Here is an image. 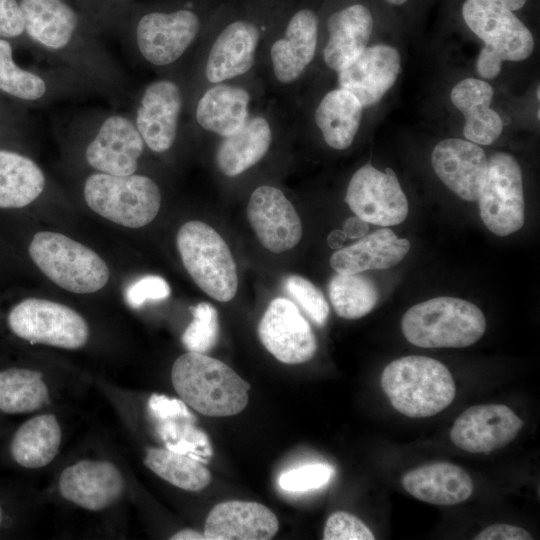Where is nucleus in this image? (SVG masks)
Returning <instances> with one entry per match:
<instances>
[{"mask_svg":"<svg viewBox=\"0 0 540 540\" xmlns=\"http://www.w3.org/2000/svg\"><path fill=\"white\" fill-rule=\"evenodd\" d=\"M281 0H226L182 75L188 102L202 88L256 75L264 38Z\"/></svg>","mask_w":540,"mask_h":540,"instance_id":"nucleus-1","label":"nucleus"},{"mask_svg":"<svg viewBox=\"0 0 540 540\" xmlns=\"http://www.w3.org/2000/svg\"><path fill=\"white\" fill-rule=\"evenodd\" d=\"M324 0H281L260 50L256 76L268 97L291 108L317 61Z\"/></svg>","mask_w":540,"mask_h":540,"instance_id":"nucleus-2","label":"nucleus"},{"mask_svg":"<svg viewBox=\"0 0 540 540\" xmlns=\"http://www.w3.org/2000/svg\"><path fill=\"white\" fill-rule=\"evenodd\" d=\"M226 0H151L134 3L120 26L128 29L140 58L152 69L177 73L196 52Z\"/></svg>","mask_w":540,"mask_h":540,"instance_id":"nucleus-3","label":"nucleus"},{"mask_svg":"<svg viewBox=\"0 0 540 540\" xmlns=\"http://www.w3.org/2000/svg\"><path fill=\"white\" fill-rule=\"evenodd\" d=\"M180 399L202 415L233 416L248 403L250 384L224 362L204 353L179 356L171 370Z\"/></svg>","mask_w":540,"mask_h":540,"instance_id":"nucleus-4","label":"nucleus"},{"mask_svg":"<svg viewBox=\"0 0 540 540\" xmlns=\"http://www.w3.org/2000/svg\"><path fill=\"white\" fill-rule=\"evenodd\" d=\"M381 387L395 410L411 418L434 416L454 400L452 374L440 361L426 356H405L383 370Z\"/></svg>","mask_w":540,"mask_h":540,"instance_id":"nucleus-5","label":"nucleus"},{"mask_svg":"<svg viewBox=\"0 0 540 540\" xmlns=\"http://www.w3.org/2000/svg\"><path fill=\"white\" fill-rule=\"evenodd\" d=\"M464 23L484 46L476 67L486 79L495 78L504 61H522L534 49V38L522 20L496 0H464L461 6Z\"/></svg>","mask_w":540,"mask_h":540,"instance_id":"nucleus-6","label":"nucleus"},{"mask_svg":"<svg viewBox=\"0 0 540 540\" xmlns=\"http://www.w3.org/2000/svg\"><path fill=\"white\" fill-rule=\"evenodd\" d=\"M401 329L407 341L418 347L463 348L483 336L486 319L475 304L443 296L409 308Z\"/></svg>","mask_w":540,"mask_h":540,"instance_id":"nucleus-7","label":"nucleus"},{"mask_svg":"<svg viewBox=\"0 0 540 540\" xmlns=\"http://www.w3.org/2000/svg\"><path fill=\"white\" fill-rule=\"evenodd\" d=\"M25 33L52 56L77 66L84 52L96 43L98 25L71 0H19Z\"/></svg>","mask_w":540,"mask_h":540,"instance_id":"nucleus-8","label":"nucleus"},{"mask_svg":"<svg viewBox=\"0 0 540 540\" xmlns=\"http://www.w3.org/2000/svg\"><path fill=\"white\" fill-rule=\"evenodd\" d=\"M268 98L256 75L206 86L188 102L189 125L217 141L238 132Z\"/></svg>","mask_w":540,"mask_h":540,"instance_id":"nucleus-9","label":"nucleus"},{"mask_svg":"<svg viewBox=\"0 0 540 540\" xmlns=\"http://www.w3.org/2000/svg\"><path fill=\"white\" fill-rule=\"evenodd\" d=\"M29 254L47 278L73 293L97 292L109 280V268L96 252L61 233L37 232Z\"/></svg>","mask_w":540,"mask_h":540,"instance_id":"nucleus-10","label":"nucleus"},{"mask_svg":"<svg viewBox=\"0 0 540 540\" xmlns=\"http://www.w3.org/2000/svg\"><path fill=\"white\" fill-rule=\"evenodd\" d=\"M177 248L188 274L211 298L228 302L238 288L232 253L219 233L201 221L184 223L176 236Z\"/></svg>","mask_w":540,"mask_h":540,"instance_id":"nucleus-11","label":"nucleus"},{"mask_svg":"<svg viewBox=\"0 0 540 540\" xmlns=\"http://www.w3.org/2000/svg\"><path fill=\"white\" fill-rule=\"evenodd\" d=\"M293 128L291 108L269 97L238 132L216 141L214 165L223 177L238 178L257 166L278 138Z\"/></svg>","mask_w":540,"mask_h":540,"instance_id":"nucleus-12","label":"nucleus"},{"mask_svg":"<svg viewBox=\"0 0 540 540\" xmlns=\"http://www.w3.org/2000/svg\"><path fill=\"white\" fill-rule=\"evenodd\" d=\"M84 199L100 216L128 228L149 224L161 206L158 184L142 174L93 173L84 183Z\"/></svg>","mask_w":540,"mask_h":540,"instance_id":"nucleus-13","label":"nucleus"},{"mask_svg":"<svg viewBox=\"0 0 540 540\" xmlns=\"http://www.w3.org/2000/svg\"><path fill=\"white\" fill-rule=\"evenodd\" d=\"M188 115V96L183 76L166 74L152 80L141 91L133 116L146 148L164 154L175 145Z\"/></svg>","mask_w":540,"mask_h":540,"instance_id":"nucleus-14","label":"nucleus"},{"mask_svg":"<svg viewBox=\"0 0 540 540\" xmlns=\"http://www.w3.org/2000/svg\"><path fill=\"white\" fill-rule=\"evenodd\" d=\"M373 28V13L361 0H324L318 56L325 68L337 73L351 63L368 46Z\"/></svg>","mask_w":540,"mask_h":540,"instance_id":"nucleus-15","label":"nucleus"},{"mask_svg":"<svg viewBox=\"0 0 540 540\" xmlns=\"http://www.w3.org/2000/svg\"><path fill=\"white\" fill-rule=\"evenodd\" d=\"M7 322L13 334L35 344L73 350L89 338V326L77 311L46 299L22 300L10 310Z\"/></svg>","mask_w":540,"mask_h":540,"instance_id":"nucleus-16","label":"nucleus"},{"mask_svg":"<svg viewBox=\"0 0 540 540\" xmlns=\"http://www.w3.org/2000/svg\"><path fill=\"white\" fill-rule=\"evenodd\" d=\"M480 217L493 234L504 237L520 230L525 221L521 168L509 153L488 160L479 197Z\"/></svg>","mask_w":540,"mask_h":540,"instance_id":"nucleus-17","label":"nucleus"},{"mask_svg":"<svg viewBox=\"0 0 540 540\" xmlns=\"http://www.w3.org/2000/svg\"><path fill=\"white\" fill-rule=\"evenodd\" d=\"M345 202L356 216L374 225H397L408 215V201L394 171H380L370 163L352 175Z\"/></svg>","mask_w":540,"mask_h":540,"instance_id":"nucleus-18","label":"nucleus"},{"mask_svg":"<svg viewBox=\"0 0 540 540\" xmlns=\"http://www.w3.org/2000/svg\"><path fill=\"white\" fill-rule=\"evenodd\" d=\"M258 336L266 350L286 364L309 361L317 351V341L308 321L289 299H273L258 326Z\"/></svg>","mask_w":540,"mask_h":540,"instance_id":"nucleus-19","label":"nucleus"},{"mask_svg":"<svg viewBox=\"0 0 540 540\" xmlns=\"http://www.w3.org/2000/svg\"><path fill=\"white\" fill-rule=\"evenodd\" d=\"M145 148L133 118L115 113L99 124L86 147L85 159L100 173L131 175L136 173Z\"/></svg>","mask_w":540,"mask_h":540,"instance_id":"nucleus-20","label":"nucleus"},{"mask_svg":"<svg viewBox=\"0 0 540 540\" xmlns=\"http://www.w3.org/2000/svg\"><path fill=\"white\" fill-rule=\"evenodd\" d=\"M247 218L260 243L273 253L285 252L301 240L302 224L297 211L276 186L263 184L253 189Z\"/></svg>","mask_w":540,"mask_h":540,"instance_id":"nucleus-21","label":"nucleus"},{"mask_svg":"<svg viewBox=\"0 0 540 540\" xmlns=\"http://www.w3.org/2000/svg\"><path fill=\"white\" fill-rule=\"evenodd\" d=\"M58 489L65 500L87 511L98 512L122 498L125 479L110 461L82 459L62 471Z\"/></svg>","mask_w":540,"mask_h":540,"instance_id":"nucleus-22","label":"nucleus"},{"mask_svg":"<svg viewBox=\"0 0 540 540\" xmlns=\"http://www.w3.org/2000/svg\"><path fill=\"white\" fill-rule=\"evenodd\" d=\"M523 427V420L503 404L469 407L455 420L450 439L469 453H491L511 443Z\"/></svg>","mask_w":540,"mask_h":540,"instance_id":"nucleus-23","label":"nucleus"},{"mask_svg":"<svg viewBox=\"0 0 540 540\" xmlns=\"http://www.w3.org/2000/svg\"><path fill=\"white\" fill-rule=\"evenodd\" d=\"M401 72V57L392 46H367L336 73L338 86L351 92L364 108L378 103Z\"/></svg>","mask_w":540,"mask_h":540,"instance_id":"nucleus-24","label":"nucleus"},{"mask_svg":"<svg viewBox=\"0 0 540 540\" xmlns=\"http://www.w3.org/2000/svg\"><path fill=\"white\" fill-rule=\"evenodd\" d=\"M438 178L466 201H477L484 183L488 159L476 143L459 138L440 141L431 154Z\"/></svg>","mask_w":540,"mask_h":540,"instance_id":"nucleus-25","label":"nucleus"},{"mask_svg":"<svg viewBox=\"0 0 540 540\" xmlns=\"http://www.w3.org/2000/svg\"><path fill=\"white\" fill-rule=\"evenodd\" d=\"M307 108L308 111L292 106L291 110L298 117L308 118L309 124L316 127L328 147L345 150L353 144L364 107L351 92L337 86L326 91L314 107Z\"/></svg>","mask_w":540,"mask_h":540,"instance_id":"nucleus-26","label":"nucleus"},{"mask_svg":"<svg viewBox=\"0 0 540 540\" xmlns=\"http://www.w3.org/2000/svg\"><path fill=\"white\" fill-rule=\"evenodd\" d=\"M278 528L276 515L263 504L233 500L214 506L204 535L206 540H268Z\"/></svg>","mask_w":540,"mask_h":540,"instance_id":"nucleus-27","label":"nucleus"},{"mask_svg":"<svg viewBox=\"0 0 540 540\" xmlns=\"http://www.w3.org/2000/svg\"><path fill=\"white\" fill-rule=\"evenodd\" d=\"M403 488L416 499L434 505H455L473 493V481L460 466L448 462L422 465L406 472Z\"/></svg>","mask_w":540,"mask_h":540,"instance_id":"nucleus-28","label":"nucleus"},{"mask_svg":"<svg viewBox=\"0 0 540 540\" xmlns=\"http://www.w3.org/2000/svg\"><path fill=\"white\" fill-rule=\"evenodd\" d=\"M410 249L407 239L382 228L342 247L330 257V266L337 273L356 274L366 270H382L401 262Z\"/></svg>","mask_w":540,"mask_h":540,"instance_id":"nucleus-29","label":"nucleus"},{"mask_svg":"<svg viewBox=\"0 0 540 540\" xmlns=\"http://www.w3.org/2000/svg\"><path fill=\"white\" fill-rule=\"evenodd\" d=\"M493 94L490 84L476 78H465L451 90V102L464 116L463 134L473 143L490 145L502 133L503 121L490 108Z\"/></svg>","mask_w":540,"mask_h":540,"instance_id":"nucleus-30","label":"nucleus"},{"mask_svg":"<svg viewBox=\"0 0 540 540\" xmlns=\"http://www.w3.org/2000/svg\"><path fill=\"white\" fill-rule=\"evenodd\" d=\"M62 432L53 414H41L23 422L14 432L9 452L13 461L26 469H39L57 456Z\"/></svg>","mask_w":540,"mask_h":540,"instance_id":"nucleus-31","label":"nucleus"},{"mask_svg":"<svg viewBox=\"0 0 540 540\" xmlns=\"http://www.w3.org/2000/svg\"><path fill=\"white\" fill-rule=\"evenodd\" d=\"M46 179L39 165L22 154L0 150V208H22L44 191Z\"/></svg>","mask_w":540,"mask_h":540,"instance_id":"nucleus-32","label":"nucleus"},{"mask_svg":"<svg viewBox=\"0 0 540 540\" xmlns=\"http://www.w3.org/2000/svg\"><path fill=\"white\" fill-rule=\"evenodd\" d=\"M49 401V390L37 370L11 367L0 370V411L9 415L34 412Z\"/></svg>","mask_w":540,"mask_h":540,"instance_id":"nucleus-33","label":"nucleus"},{"mask_svg":"<svg viewBox=\"0 0 540 540\" xmlns=\"http://www.w3.org/2000/svg\"><path fill=\"white\" fill-rule=\"evenodd\" d=\"M144 464L160 478L186 491H201L211 482L210 471L203 462L167 448H148Z\"/></svg>","mask_w":540,"mask_h":540,"instance_id":"nucleus-34","label":"nucleus"},{"mask_svg":"<svg viewBox=\"0 0 540 540\" xmlns=\"http://www.w3.org/2000/svg\"><path fill=\"white\" fill-rule=\"evenodd\" d=\"M328 291L336 314L349 320L365 316L379 300L375 282L360 273H337L330 280Z\"/></svg>","mask_w":540,"mask_h":540,"instance_id":"nucleus-35","label":"nucleus"},{"mask_svg":"<svg viewBox=\"0 0 540 540\" xmlns=\"http://www.w3.org/2000/svg\"><path fill=\"white\" fill-rule=\"evenodd\" d=\"M0 91L30 102H44L55 94L53 82L47 76L16 64L11 44L3 38H0Z\"/></svg>","mask_w":540,"mask_h":540,"instance_id":"nucleus-36","label":"nucleus"},{"mask_svg":"<svg viewBox=\"0 0 540 540\" xmlns=\"http://www.w3.org/2000/svg\"><path fill=\"white\" fill-rule=\"evenodd\" d=\"M195 418L176 417L157 421L156 431L167 449L207 462L212 450L207 435L195 425Z\"/></svg>","mask_w":540,"mask_h":540,"instance_id":"nucleus-37","label":"nucleus"},{"mask_svg":"<svg viewBox=\"0 0 540 540\" xmlns=\"http://www.w3.org/2000/svg\"><path fill=\"white\" fill-rule=\"evenodd\" d=\"M192 322L187 326L182 343L190 352L204 353L216 344L219 333L218 313L210 303L201 302L191 307Z\"/></svg>","mask_w":540,"mask_h":540,"instance_id":"nucleus-38","label":"nucleus"},{"mask_svg":"<svg viewBox=\"0 0 540 540\" xmlns=\"http://www.w3.org/2000/svg\"><path fill=\"white\" fill-rule=\"evenodd\" d=\"M284 288L316 325L322 327L326 324L329 306L323 293L312 282L299 275H290L284 280Z\"/></svg>","mask_w":540,"mask_h":540,"instance_id":"nucleus-39","label":"nucleus"},{"mask_svg":"<svg viewBox=\"0 0 540 540\" xmlns=\"http://www.w3.org/2000/svg\"><path fill=\"white\" fill-rule=\"evenodd\" d=\"M334 469L325 463H311L283 472L278 479L281 489L288 492H305L327 484Z\"/></svg>","mask_w":540,"mask_h":540,"instance_id":"nucleus-40","label":"nucleus"},{"mask_svg":"<svg viewBox=\"0 0 540 540\" xmlns=\"http://www.w3.org/2000/svg\"><path fill=\"white\" fill-rule=\"evenodd\" d=\"M324 540H373L372 531L358 517L344 511L332 513L325 524Z\"/></svg>","mask_w":540,"mask_h":540,"instance_id":"nucleus-41","label":"nucleus"},{"mask_svg":"<svg viewBox=\"0 0 540 540\" xmlns=\"http://www.w3.org/2000/svg\"><path fill=\"white\" fill-rule=\"evenodd\" d=\"M171 292L167 281L158 275H146L131 283L125 290L127 304L138 309L149 301H160Z\"/></svg>","mask_w":540,"mask_h":540,"instance_id":"nucleus-42","label":"nucleus"},{"mask_svg":"<svg viewBox=\"0 0 540 540\" xmlns=\"http://www.w3.org/2000/svg\"><path fill=\"white\" fill-rule=\"evenodd\" d=\"M25 33L19 0H0V38H16Z\"/></svg>","mask_w":540,"mask_h":540,"instance_id":"nucleus-43","label":"nucleus"},{"mask_svg":"<svg viewBox=\"0 0 540 540\" xmlns=\"http://www.w3.org/2000/svg\"><path fill=\"white\" fill-rule=\"evenodd\" d=\"M148 408L157 421L175 417L194 418L185 402L165 395L152 394L148 400Z\"/></svg>","mask_w":540,"mask_h":540,"instance_id":"nucleus-44","label":"nucleus"},{"mask_svg":"<svg viewBox=\"0 0 540 540\" xmlns=\"http://www.w3.org/2000/svg\"><path fill=\"white\" fill-rule=\"evenodd\" d=\"M133 0H100L98 23L121 25L133 6Z\"/></svg>","mask_w":540,"mask_h":540,"instance_id":"nucleus-45","label":"nucleus"},{"mask_svg":"<svg viewBox=\"0 0 540 540\" xmlns=\"http://www.w3.org/2000/svg\"><path fill=\"white\" fill-rule=\"evenodd\" d=\"M475 540H531L533 537L524 528L509 524H493L483 529Z\"/></svg>","mask_w":540,"mask_h":540,"instance_id":"nucleus-46","label":"nucleus"},{"mask_svg":"<svg viewBox=\"0 0 540 540\" xmlns=\"http://www.w3.org/2000/svg\"><path fill=\"white\" fill-rule=\"evenodd\" d=\"M368 230V223L358 216L346 219L342 229L345 236L350 239H360L367 234Z\"/></svg>","mask_w":540,"mask_h":540,"instance_id":"nucleus-47","label":"nucleus"},{"mask_svg":"<svg viewBox=\"0 0 540 540\" xmlns=\"http://www.w3.org/2000/svg\"><path fill=\"white\" fill-rule=\"evenodd\" d=\"M75 3L87 16H89L98 26V15L100 0H71Z\"/></svg>","mask_w":540,"mask_h":540,"instance_id":"nucleus-48","label":"nucleus"},{"mask_svg":"<svg viewBox=\"0 0 540 540\" xmlns=\"http://www.w3.org/2000/svg\"><path fill=\"white\" fill-rule=\"evenodd\" d=\"M172 540H206L204 533L193 529L181 530L170 537Z\"/></svg>","mask_w":540,"mask_h":540,"instance_id":"nucleus-49","label":"nucleus"},{"mask_svg":"<svg viewBox=\"0 0 540 540\" xmlns=\"http://www.w3.org/2000/svg\"><path fill=\"white\" fill-rule=\"evenodd\" d=\"M346 238L342 230H334L328 235L327 243L333 249H341Z\"/></svg>","mask_w":540,"mask_h":540,"instance_id":"nucleus-50","label":"nucleus"},{"mask_svg":"<svg viewBox=\"0 0 540 540\" xmlns=\"http://www.w3.org/2000/svg\"><path fill=\"white\" fill-rule=\"evenodd\" d=\"M506 6L513 12L520 11L527 3L528 0H496Z\"/></svg>","mask_w":540,"mask_h":540,"instance_id":"nucleus-51","label":"nucleus"},{"mask_svg":"<svg viewBox=\"0 0 540 540\" xmlns=\"http://www.w3.org/2000/svg\"><path fill=\"white\" fill-rule=\"evenodd\" d=\"M385 1L392 6H402L406 4L409 0H385Z\"/></svg>","mask_w":540,"mask_h":540,"instance_id":"nucleus-52","label":"nucleus"},{"mask_svg":"<svg viewBox=\"0 0 540 540\" xmlns=\"http://www.w3.org/2000/svg\"><path fill=\"white\" fill-rule=\"evenodd\" d=\"M4 510H3V507H2V504L0 503V532L3 528V525H4Z\"/></svg>","mask_w":540,"mask_h":540,"instance_id":"nucleus-53","label":"nucleus"},{"mask_svg":"<svg viewBox=\"0 0 540 540\" xmlns=\"http://www.w3.org/2000/svg\"><path fill=\"white\" fill-rule=\"evenodd\" d=\"M537 99H539V86L537 88Z\"/></svg>","mask_w":540,"mask_h":540,"instance_id":"nucleus-54","label":"nucleus"}]
</instances>
